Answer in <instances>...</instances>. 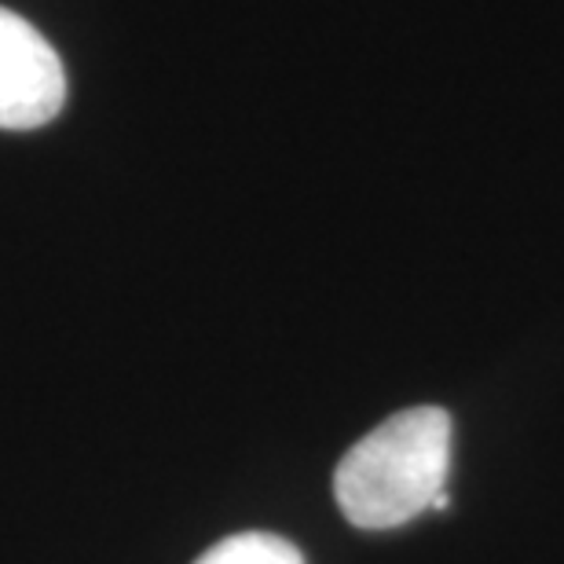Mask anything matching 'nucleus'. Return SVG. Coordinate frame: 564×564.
<instances>
[{
	"label": "nucleus",
	"instance_id": "1",
	"mask_svg": "<svg viewBox=\"0 0 564 564\" xmlns=\"http://www.w3.org/2000/svg\"><path fill=\"white\" fill-rule=\"evenodd\" d=\"M447 469L451 414L440 408H411L352 444L334 473V495L348 524L386 532L433 506H447Z\"/></svg>",
	"mask_w": 564,
	"mask_h": 564
},
{
	"label": "nucleus",
	"instance_id": "3",
	"mask_svg": "<svg viewBox=\"0 0 564 564\" xmlns=\"http://www.w3.org/2000/svg\"><path fill=\"white\" fill-rule=\"evenodd\" d=\"M195 564H304L301 550L279 535L268 532H242L220 539L209 546Z\"/></svg>",
	"mask_w": 564,
	"mask_h": 564
},
{
	"label": "nucleus",
	"instance_id": "2",
	"mask_svg": "<svg viewBox=\"0 0 564 564\" xmlns=\"http://www.w3.org/2000/svg\"><path fill=\"white\" fill-rule=\"evenodd\" d=\"M66 104L59 52L15 11L0 8V129H41Z\"/></svg>",
	"mask_w": 564,
	"mask_h": 564
}]
</instances>
